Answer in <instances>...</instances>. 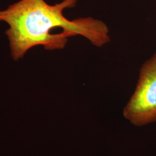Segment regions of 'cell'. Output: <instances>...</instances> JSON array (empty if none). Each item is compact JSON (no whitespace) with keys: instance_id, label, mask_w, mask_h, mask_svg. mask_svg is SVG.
<instances>
[{"instance_id":"obj_1","label":"cell","mask_w":156,"mask_h":156,"mask_svg":"<svg viewBox=\"0 0 156 156\" xmlns=\"http://www.w3.org/2000/svg\"><path fill=\"white\" fill-rule=\"evenodd\" d=\"M77 1L63 0L51 5L45 0H20L0 11V22L9 26L5 34L13 58L19 60L38 45L46 50L63 49L67 38L75 35L98 47L108 43L109 28L105 23L91 17L69 20L64 16V10L75 7Z\"/></svg>"},{"instance_id":"obj_2","label":"cell","mask_w":156,"mask_h":156,"mask_svg":"<svg viewBox=\"0 0 156 156\" xmlns=\"http://www.w3.org/2000/svg\"><path fill=\"white\" fill-rule=\"evenodd\" d=\"M130 123L140 127L156 122V51L140 68L134 94L123 110Z\"/></svg>"}]
</instances>
